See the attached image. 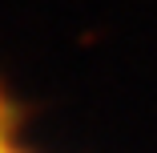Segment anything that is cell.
I'll return each instance as SVG.
<instances>
[{
  "mask_svg": "<svg viewBox=\"0 0 157 153\" xmlns=\"http://www.w3.org/2000/svg\"><path fill=\"white\" fill-rule=\"evenodd\" d=\"M0 153H28V149L20 145L16 121H12V105H8L4 93H0Z\"/></svg>",
  "mask_w": 157,
  "mask_h": 153,
  "instance_id": "obj_1",
  "label": "cell"
}]
</instances>
